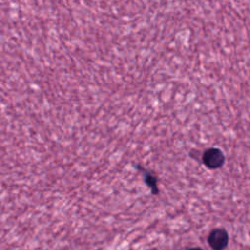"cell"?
I'll use <instances>...</instances> for the list:
<instances>
[{
    "label": "cell",
    "instance_id": "1",
    "mask_svg": "<svg viewBox=\"0 0 250 250\" xmlns=\"http://www.w3.org/2000/svg\"><path fill=\"white\" fill-rule=\"evenodd\" d=\"M203 164L212 170H216L221 168L225 164V154L224 152L218 147H209L207 148L202 156Z\"/></svg>",
    "mask_w": 250,
    "mask_h": 250
},
{
    "label": "cell",
    "instance_id": "2",
    "mask_svg": "<svg viewBox=\"0 0 250 250\" xmlns=\"http://www.w3.org/2000/svg\"><path fill=\"white\" fill-rule=\"evenodd\" d=\"M207 241L213 250H225L229 244V233L225 229L216 228L209 232Z\"/></svg>",
    "mask_w": 250,
    "mask_h": 250
},
{
    "label": "cell",
    "instance_id": "3",
    "mask_svg": "<svg viewBox=\"0 0 250 250\" xmlns=\"http://www.w3.org/2000/svg\"><path fill=\"white\" fill-rule=\"evenodd\" d=\"M137 168L140 171H143L144 174V181L146 183V185L150 188L151 193L154 195H157L159 193V189H158V179L157 177L150 171L144 169L142 166H137Z\"/></svg>",
    "mask_w": 250,
    "mask_h": 250
},
{
    "label": "cell",
    "instance_id": "4",
    "mask_svg": "<svg viewBox=\"0 0 250 250\" xmlns=\"http://www.w3.org/2000/svg\"><path fill=\"white\" fill-rule=\"evenodd\" d=\"M187 250H203V249L200 247H190V248H188Z\"/></svg>",
    "mask_w": 250,
    "mask_h": 250
}]
</instances>
